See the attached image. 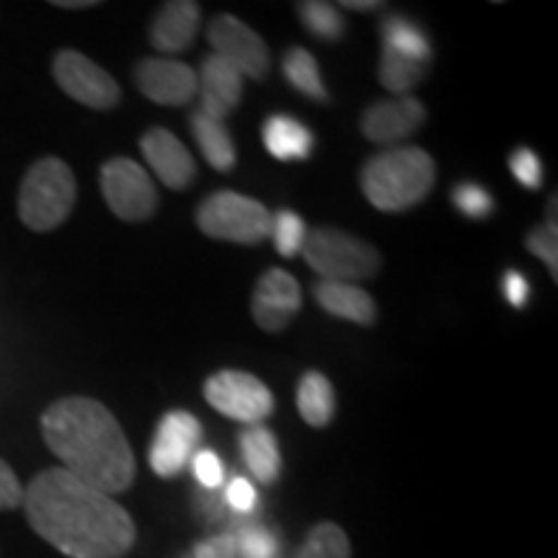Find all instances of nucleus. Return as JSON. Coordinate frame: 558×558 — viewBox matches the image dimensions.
I'll list each match as a JSON object with an SVG mask.
<instances>
[{
	"label": "nucleus",
	"mask_w": 558,
	"mask_h": 558,
	"mask_svg": "<svg viewBox=\"0 0 558 558\" xmlns=\"http://www.w3.org/2000/svg\"><path fill=\"white\" fill-rule=\"evenodd\" d=\"M202 114L213 120H226V117L241 104L243 96V75L230 62L218 54H209L202 62V73L197 78Z\"/></svg>",
	"instance_id": "16"
},
{
	"label": "nucleus",
	"mask_w": 558,
	"mask_h": 558,
	"mask_svg": "<svg viewBox=\"0 0 558 558\" xmlns=\"http://www.w3.org/2000/svg\"><path fill=\"white\" fill-rule=\"evenodd\" d=\"M303 298H300L298 279L284 269H269L256 282L254 298H251V313L264 331H282L298 316Z\"/></svg>",
	"instance_id": "13"
},
{
	"label": "nucleus",
	"mask_w": 558,
	"mask_h": 558,
	"mask_svg": "<svg viewBox=\"0 0 558 558\" xmlns=\"http://www.w3.org/2000/svg\"><path fill=\"white\" fill-rule=\"evenodd\" d=\"M341 9L344 11H378L380 3L378 0H344V3H341Z\"/></svg>",
	"instance_id": "38"
},
{
	"label": "nucleus",
	"mask_w": 558,
	"mask_h": 558,
	"mask_svg": "<svg viewBox=\"0 0 558 558\" xmlns=\"http://www.w3.org/2000/svg\"><path fill=\"white\" fill-rule=\"evenodd\" d=\"M383 47L390 52H399L403 58L414 60V62H427L432 54L429 39L414 21L403 19V16H388L383 21Z\"/></svg>",
	"instance_id": "23"
},
{
	"label": "nucleus",
	"mask_w": 558,
	"mask_h": 558,
	"mask_svg": "<svg viewBox=\"0 0 558 558\" xmlns=\"http://www.w3.org/2000/svg\"><path fill=\"white\" fill-rule=\"evenodd\" d=\"M282 73L290 86L300 90L303 96L316 101L326 99V88L324 81H320L318 62L313 60V54L308 50H303V47H292V50H288L282 60Z\"/></svg>",
	"instance_id": "24"
},
{
	"label": "nucleus",
	"mask_w": 558,
	"mask_h": 558,
	"mask_svg": "<svg viewBox=\"0 0 558 558\" xmlns=\"http://www.w3.org/2000/svg\"><path fill=\"white\" fill-rule=\"evenodd\" d=\"M509 169H512L514 179H518L522 186H527V190H538L543 184V166L533 150H514L512 156H509Z\"/></svg>",
	"instance_id": "32"
},
{
	"label": "nucleus",
	"mask_w": 558,
	"mask_h": 558,
	"mask_svg": "<svg viewBox=\"0 0 558 558\" xmlns=\"http://www.w3.org/2000/svg\"><path fill=\"white\" fill-rule=\"evenodd\" d=\"M24 509L34 533L68 558H122L135 546L128 509L65 469L41 471L24 488Z\"/></svg>",
	"instance_id": "1"
},
{
	"label": "nucleus",
	"mask_w": 558,
	"mask_h": 558,
	"mask_svg": "<svg viewBox=\"0 0 558 558\" xmlns=\"http://www.w3.org/2000/svg\"><path fill=\"white\" fill-rule=\"evenodd\" d=\"M205 399L222 416L241 424H262L275 411V396L254 375L241 369H220L205 383Z\"/></svg>",
	"instance_id": "7"
},
{
	"label": "nucleus",
	"mask_w": 558,
	"mask_h": 558,
	"mask_svg": "<svg viewBox=\"0 0 558 558\" xmlns=\"http://www.w3.org/2000/svg\"><path fill=\"white\" fill-rule=\"evenodd\" d=\"M378 78L383 86L393 90V94H407L409 88H414L416 83L424 78V65L422 62H414L403 58L399 52H390L383 47Z\"/></svg>",
	"instance_id": "27"
},
{
	"label": "nucleus",
	"mask_w": 558,
	"mask_h": 558,
	"mask_svg": "<svg viewBox=\"0 0 558 558\" xmlns=\"http://www.w3.org/2000/svg\"><path fill=\"white\" fill-rule=\"evenodd\" d=\"M427 120L422 101L414 96H399V99H388L373 104L365 114H362V132L373 143L388 145L399 143V140L414 135Z\"/></svg>",
	"instance_id": "15"
},
{
	"label": "nucleus",
	"mask_w": 558,
	"mask_h": 558,
	"mask_svg": "<svg viewBox=\"0 0 558 558\" xmlns=\"http://www.w3.org/2000/svg\"><path fill=\"white\" fill-rule=\"evenodd\" d=\"M298 19L303 21V26L313 37L324 41H337L344 34V16L337 5L320 3V0H305L298 3Z\"/></svg>",
	"instance_id": "26"
},
{
	"label": "nucleus",
	"mask_w": 558,
	"mask_h": 558,
	"mask_svg": "<svg viewBox=\"0 0 558 558\" xmlns=\"http://www.w3.org/2000/svg\"><path fill=\"white\" fill-rule=\"evenodd\" d=\"M264 145L277 160H305L313 150V135L303 122L288 114H271L264 122Z\"/></svg>",
	"instance_id": "19"
},
{
	"label": "nucleus",
	"mask_w": 558,
	"mask_h": 558,
	"mask_svg": "<svg viewBox=\"0 0 558 558\" xmlns=\"http://www.w3.org/2000/svg\"><path fill=\"white\" fill-rule=\"evenodd\" d=\"M228 505L235 509V512H251L256 507V488L251 486L248 478H233L230 481L228 492H226Z\"/></svg>",
	"instance_id": "36"
},
{
	"label": "nucleus",
	"mask_w": 558,
	"mask_h": 558,
	"mask_svg": "<svg viewBox=\"0 0 558 558\" xmlns=\"http://www.w3.org/2000/svg\"><path fill=\"white\" fill-rule=\"evenodd\" d=\"M525 246L533 251L538 259L546 264V267L550 269V275L556 277V256H558V230H556V222H543V226H538L535 230H530V235L525 239Z\"/></svg>",
	"instance_id": "31"
},
{
	"label": "nucleus",
	"mask_w": 558,
	"mask_h": 558,
	"mask_svg": "<svg viewBox=\"0 0 558 558\" xmlns=\"http://www.w3.org/2000/svg\"><path fill=\"white\" fill-rule=\"evenodd\" d=\"M318 305L331 316L352 320V324L369 326L375 324L378 308H375V300L369 292H365L352 282H331V279H320L313 288Z\"/></svg>",
	"instance_id": "18"
},
{
	"label": "nucleus",
	"mask_w": 558,
	"mask_h": 558,
	"mask_svg": "<svg viewBox=\"0 0 558 558\" xmlns=\"http://www.w3.org/2000/svg\"><path fill=\"white\" fill-rule=\"evenodd\" d=\"M435 177V160L427 150L390 148L367 160L360 184L369 205L380 213H403L427 197Z\"/></svg>",
	"instance_id": "3"
},
{
	"label": "nucleus",
	"mask_w": 558,
	"mask_h": 558,
	"mask_svg": "<svg viewBox=\"0 0 558 558\" xmlns=\"http://www.w3.org/2000/svg\"><path fill=\"white\" fill-rule=\"evenodd\" d=\"M295 558H352L347 533L333 522H320L308 533Z\"/></svg>",
	"instance_id": "25"
},
{
	"label": "nucleus",
	"mask_w": 558,
	"mask_h": 558,
	"mask_svg": "<svg viewBox=\"0 0 558 558\" xmlns=\"http://www.w3.org/2000/svg\"><path fill=\"white\" fill-rule=\"evenodd\" d=\"M197 226L209 239L256 246L271 233V213L239 192H215L197 207Z\"/></svg>",
	"instance_id": "6"
},
{
	"label": "nucleus",
	"mask_w": 558,
	"mask_h": 558,
	"mask_svg": "<svg viewBox=\"0 0 558 558\" xmlns=\"http://www.w3.org/2000/svg\"><path fill=\"white\" fill-rule=\"evenodd\" d=\"M192 132L197 137L202 156L215 171H230L235 166V145L230 140V132L220 120L194 111L192 114Z\"/></svg>",
	"instance_id": "22"
},
{
	"label": "nucleus",
	"mask_w": 558,
	"mask_h": 558,
	"mask_svg": "<svg viewBox=\"0 0 558 558\" xmlns=\"http://www.w3.org/2000/svg\"><path fill=\"white\" fill-rule=\"evenodd\" d=\"M207 39L213 45V54H218L226 62H230L241 75L262 81L267 78L271 58L269 47L264 45V39L256 34L251 26L243 24L235 16H215L213 24L207 29Z\"/></svg>",
	"instance_id": "10"
},
{
	"label": "nucleus",
	"mask_w": 558,
	"mask_h": 558,
	"mask_svg": "<svg viewBox=\"0 0 558 558\" xmlns=\"http://www.w3.org/2000/svg\"><path fill=\"white\" fill-rule=\"evenodd\" d=\"M194 558H239V546H235V535H215L194 548Z\"/></svg>",
	"instance_id": "35"
},
{
	"label": "nucleus",
	"mask_w": 558,
	"mask_h": 558,
	"mask_svg": "<svg viewBox=\"0 0 558 558\" xmlns=\"http://www.w3.org/2000/svg\"><path fill=\"white\" fill-rule=\"evenodd\" d=\"M52 73L58 86L70 99L88 109H114L122 99V88L107 70L75 50H60L52 62Z\"/></svg>",
	"instance_id": "9"
},
{
	"label": "nucleus",
	"mask_w": 558,
	"mask_h": 558,
	"mask_svg": "<svg viewBox=\"0 0 558 558\" xmlns=\"http://www.w3.org/2000/svg\"><path fill=\"white\" fill-rule=\"evenodd\" d=\"M303 259L313 271L331 282L369 279L380 271L378 248L337 228H316L305 235Z\"/></svg>",
	"instance_id": "5"
},
{
	"label": "nucleus",
	"mask_w": 558,
	"mask_h": 558,
	"mask_svg": "<svg viewBox=\"0 0 558 558\" xmlns=\"http://www.w3.org/2000/svg\"><path fill=\"white\" fill-rule=\"evenodd\" d=\"M235 535V546H239V558H277V538L262 527L241 530Z\"/></svg>",
	"instance_id": "30"
},
{
	"label": "nucleus",
	"mask_w": 558,
	"mask_h": 558,
	"mask_svg": "<svg viewBox=\"0 0 558 558\" xmlns=\"http://www.w3.org/2000/svg\"><path fill=\"white\" fill-rule=\"evenodd\" d=\"M140 94L163 107H184L197 96V73L179 60L148 58L135 70Z\"/></svg>",
	"instance_id": "12"
},
{
	"label": "nucleus",
	"mask_w": 558,
	"mask_h": 558,
	"mask_svg": "<svg viewBox=\"0 0 558 558\" xmlns=\"http://www.w3.org/2000/svg\"><path fill=\"white\" fill-rule=\"evenodd\" d=\"M452 202H456V207L465 215V218L473 220L488 218L494 209L492 194H488L484 186L473 184V181H460L456 190H452Z\"/></svg>",
	"instance_id": "29"
},
{
	"label": "nucleus",
	"mask_w": 558,
	"mask_h": 558,
	"mask_svg": "<svg viewBox=\"0 0 558 558\" xmlns=\"http://www.w3.org/2000/svg\"><path fill=\"white\" fill-rule=\"evenodd\" d=\"M241 452L246 465L259 478V484H275L279 476V465H282V458H279V445L277 437L271 435L267 427L262 424H251L241 432Z\"/></svg>",
	"instance_id": "20"
},
{
	"label": "nucleus",
	"mask_w": 558,
	"mask_h": 558,
	"mask_svg": "<svg viewBox=\"0 0 558 558\" xmlns=\"http://www.w3.org/2000/svg\"><path fill=\"white\" fill-rule=\"evenodd\" d=\"M269 235L275 239V248L279 251V254L288 256L290 259V256L300 254L308 230H305V222L300 215L290 213V209H282V213L271 215V233Z\"/></svg>",
	"instance_id": "28"
},
{
	"label": "nucleus",
	"mask_w": 558,
	"mask_h": 558,
	"mask_svg": "<svg viewBox=\"0 0 558 558\" xmlns=\"http://www.w3.org/2000/svg\"><path fill=\"white\" fill-rule=\"evenodd\" d=\"M140 148L148 160V166L156 171V177L163 181L169 190H186L197 177V163L192 153L184 148V143L163 128H153L140 140Z\"/></svg>",
	"instance_id": "14"
},
{
	"label": "nucleus",
	"mask_w": 558,
	"mask_h": 558,
	"mask_svg": "<svg viewBox=\"0 0 558 558\" xmlns=\"http://www.w3.org/2000/svg\"><path fill=\"white\" fill-rule=\"evenodd\" d=\"M192 471H194V478H197L205 488H218L222 484V476H226V469H222V460L215 456L213 450L194 452Z\"/></svg>",
	"instance_id": "33"
},
{
	"label": "nucleus",
	"mask_w": 558,
	"mask_h": 558,
	"mask_svg": "<svg viewBox=\"0 0 558 558\" xmlns=\"http://www.w3.org/2000/svg\"><path fill=\"white\" fill-rule=\"evenodd\" d=\"M41 437L70 476L109 497L128 492L135 481V456L128 437L99 401L83 396L54 401L41 414Z\"/></svg>",
	"instance_id": "2"
},
{
	"label": "nucleus",
	"mask_w": 558,
	"mask_h": 558,
	"mask_svg": "<svg viewBox=\"0 0 558 558\" xmlns=\"http://www.w3.org/2000/svg\"><path fill=\"white\" fill-rule=\"evenodd\" d=\"M24 507V486L5 460H0V512Z\"/></svg>",
	"instance_id": "34"
},
{
	"label": "nucleus",
	"mask_w": 558,
	"mask_h": 558,
	"mask_svg": "<svg viewBox=\"0 0 558 558\" xmlns=\"http://www.w3.org/2000/svg\"><path fill=\"white\" fill-rule=\"evenodd\" d=\"M58 9H68V11H73V9H90V5H96V3H90V0H58Z\"/></svg>",
	"instance_id": "39"
},
{
	"label": "nucleus",
	"mask_w": 558,
	"mask_h": 558,
	"mask_svg": "<svg viewBox=\"0 0 558 558\" xmlns=\"http://www.w3.org/2000/svg\"><path fill=\"white\" fill-rule=\"evenodd\" d=\"M202 439V424L190 411H171L160 418L153 437L148 460L153 473L160 478H173L186 469Z\"/></svg>",
	"instance_id": "11"
},
{
	"label": "nucleus",
	"mask_w": 558,
	"mask_h": 558,
	"mask_svg": "<svg viewBox=\"0 0 558 558\" xmlns=\"http://www.w3.org/2000/svg\"><path fill=\"white\" fill-rule=\"evenodd\" d=\"M101 192L120 220L143 222L158 207V192L148 171L130 158H111L101 166Z\"/></svg>",
	"instance_id": "8"
},
{
	"label": "nucleus",
	"mask_w": 558,
	"mask_h": 558,
	"mask_svg": "<svg viewBox=\"0 0 558 558\" xmlns=\"http://www.w3.org/2000/svg\"><path fill=\"white\" fill-rule=\"evenodd\" d=\"M202 11L192 0H171L150 26V45L158 52H184L194 41V34L199 29Z\"/></svg>",
	"instance_id": "17"
},
{
	"label": "nucleus",
	"mask_w": 558,
	"mask_h": 558,
	"mask_svg": "<svg viewBox=\"0 0 558 558\" xmlns=\"http://www.w3.org/2000/svg\"><path fill=\"white\" fill-rule=\"evenodd\" d=\"M298 411L311 427L324 429L329 427L337 411V396L326 375L320 373H305L298 383Z\"/></svg>",
	"instance_id": "21"
},
{
	"label": "nucleus",
	"mask_w": 558,
	"mask_h": 558,
	"mask_svg": "<svg viewBox=\"0 0 558 558\" xmlns=\"http://www.w3.org/2000/svg\"><path fill=\"white\" fill-rule=\"evenodd\" d=\"M501 290H505V298L514 305V308H525L527 298H530V284H527V279L520 275V271H514V269L507 271L505 282H501Z\"/></svg>",
	"instance_id": "37"
},
{
	"label": "nucleus",
	"mask_w": 558,
	"mask_h": 558,
	"mask_svg": "<svg viewBox=\"0 0 558 558\" xmlns=\"http://www.w3.org/2000/svg\"><path fill=\"white\" fill-rule=\"evenodd\" d=\"M75 177L65 160L47 156L37 160L19 190V218L29 230L47 233L68 220L75 207Z\"/></svg>",
	"instance_id": "4"
}]
</instances>
